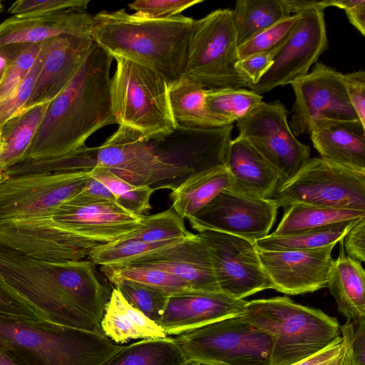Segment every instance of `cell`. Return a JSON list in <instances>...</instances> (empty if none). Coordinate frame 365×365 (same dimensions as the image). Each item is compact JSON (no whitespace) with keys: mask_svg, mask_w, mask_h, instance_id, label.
I'll use <instances>...</instances> for the list:
<instances>
[{"mask_svg":"<svg viewBox=\"0 0 365 365\" xmlns=\"http://www.w3.org/2000/svg\"><path fill=\"white\" fill-rule=\"evenodd\" d=\"M0 280L45 320L104 335L101 323L112 290L89 259L50 261L0 247Z\"/></svg>","mask_w":365,"mask_h":365,"instance_id":"obj_1","label":"cell"},{"mask_svg":"<svg viewBox=\"0 0 365 365\" xmlns=\"http://www.w3.org/2000/svg\"><path fill=\"white\" fill-rule=\"evenodd\" d=\"M113 59L95 43L72 81L51 102L22 161L65 155L84 146L98 130L117 124L110 92Z\"/></svg>","mask_w":365,"mask_h":365,"instance_id":"obj_2","label":"cell"},{"mask_svg":"<svg viewBox=\"0 0 365 365\" xmlns=\"http://www.w3.org/2000/svg\"><path fill=\"white\" fill-rule=\"evenodd\" d=\"M194 21L183 15L150 19L124 9L103 11L94 15L91 36L113 58L145 66L170 85L182 75Z\"/></svg>","mask_w":365,"mask_h":365,"instance_id":"obj_3","label":"cell"},{"mask_svg":"<svg viewBox=\"0 0 365 365\" xmlns=\"http://www.w3.org/2000/svg\"><path fill=\"white\" fill-rule=\"evenodd\" d=\"M0 347L21 365H101L123 346L47 320L0 314Z\"/></svg>","mask_w":365,"mask_h":365,"instance_id":"obj_4","label":"cell"},{"mask_svg":"<svg viewBox=\"0 0 365 365\" xmlns=\"http://www.w3.org/2000/svg\"><path fill=\"white\" fill-rule=\"evenodd\" d=\"M242 317L272 339L270 365H290L341 336L336 318L287 297L247 301Z\"/></svg>","mask_w":365,"mask_h":365,"instance_id":"obj_5","label":"cell"},{"mask_svg":"<svg viewBox=\"0 0 365 365\" xmlns=\"http://www.w3.org/2000/svg\"><path fill=\"white\" fill-rule=\"evenodd\" d=\"M110 79L112 109L116 123L143 138L155 140L175 128L169 103V84L155 71L123 58Z\"/></svg>","mask_w":365,"mask_h":365,"instance_id":"obj_6","label":"cell"},{"mask_svg":"<svg viewBox=\"0 0 365 365\" xmlns=\"http://www.w3.org/2000/svg\"><path fill=\"white\" fill-rule=\"evenodd\" d=\"M240 61L232 10L219 9L195 20L181 78L205 89L246 88L252 82Z\"/></svg>","mask_w":365,"mask_h":365,"instance_id":"obj_7","label":"cell"},{"mask_svg":"<svg viewBox=\"0 0 365 365\" xmlns=\"http://www.w3.org/2000/svg\"><path fill=\"white\" fill-rule=\"evenodd\" d=\"M174 340L186 361L199 365H270L272 339L242 316L227 318Z\"/></svg>","mask_w":365,"mask_h":365,"instance_id":"obj_8","label":"cell"},{"mask_svg":"<svg viewBox=\"0 0 365 365\" xmlns=\"http://www.w3.org/2000/svg\"><path fill=\"white\" fill-rule=\"evenodd\" d=\"M81 151L86 172L95 167L106 168L128 182L155 190H172L192 175L162 161L147 140L123 126H119L101 145H85Z\"/></svg>","mask_w":365,"mask_h":365,"instance_id":"obj_9","label":"cell"},{"mask_svg":"<svg viewBox=\"0 0 365 365\" xmlns=\"http://www.w3.org/2000/svg\"><path fill=\"white\" fill-rule=\"evenodd\" d=\"M284 209L295 203L365 211V173L321 158L309 159L272 198Z\"/></svg>","mask_w":365,"mask_h":365,"instance_id":"obj_10","label":"cell"},{"mask_svg":"<svg viewBox=\"0 0 365 365\" xmlns=\"http://www.w3.org/2000/svg\"><path fill=\"white\" fill-rule=\"evenodd\" d=\"M90 177L82 171L9 176L0 183V222L51 212L78 193Z\"/></svg>","mask_w":365,"mask_h":365,"instance_id":"obj_11","label":"cell"},{"mask_svg":"<svg viewBox=\"0 0 365 365\" xmlns=\"http://www.w3.org/2000/svg\"><path fill=\"white\" fill-rule=\"evenodd\" d=\"M289 112L279 101L262 102L237 121L239 135L278 171L284 183L309 160V146L299 142L287 121ZM283 183V184H284Z\"/></svg>","mask_w":365,"mask_h":365,"instance_id":"obj_12","label":"cell"},{"mask_svg":"<svg viewBox=\"0 0 365 365\" xmlns=\"http://www.w3.org/2000/svg\"><path fill=\"white\" fill-rule=\"evenodd\" d=\"M291 86L295 101L289 127L295 137L310 134L318 120L359 119L351 105L344 74L322 63L317 62L310 73Z\"/></svg>","mask_w":365,"mask_h":365,"instance_id":"obj_13","label":"cell"},{"mask_svg":"<svg viewBox=\"0 0 365 365\" xmlns=\"http://www.w3.org/2000/svg\"><path fill=\"white\" fill-rule=\"evenodd\" d=\"M205 244L221 292L244 299L272 289L261 264L255 242L236 235L205 230L197 233Z\"/></svg>","mask_w":365,"mask_h":365,"instance_id":"obj_14","label":"cell"},{"mask_svg":"<svg viewBox=\"0 0 365 365\" xmlns=\"http://www.w3.org/2000/svg\"><path fill=\"white\" fill-rule=\"evenodd\" d=\"M278 208L273 199L250 197L228 187L187 220L198 232H221L255 242L269 235Z\"/></svg>","mask_w":365,"mask_h":365,"instance_id":"obj_15","label":"cell"},{"mask_svg":"<svg viewBox=\"0 0 365 365\" xmlns=\"http://www.w3.org/2000/svg\"><path fill=\"white\" fill-rule=\"evenodd\" d=\"M327 47L324 12L300 13L290 35L277 51L272 66L250 90L262 96L279 86L292 84L309 73Z\"/></svg>","mask_w":365,"mask_h":365,"instance_id":"obj_16","label":"cell"},{"mask_svg":"<svg viewBox=\"0 0 365 365\" xmlns=\"http://www.w3.org/2000/svg\"><path fill=\"white\" fill-rule=\"evenodd\" d=\"M233 125L214 128L176 127L170 134L148 142L163 162L191 175L226 167Z\"/></svg>","mask_w":365,"mask_h":365,"instance_id":"obj_17","label":"cell"},{"mask_svg":"<svg viewBox=\"0 0 365 365\" xmlns=\"http://www.w3.org/2000/svg\"><path fill=\"white\" fill-rule=\"evenodd\" d=\"M334 246L332 244L307 250H257L272 289L285 294L297 295L327 287Z\"/></svg>","mask_w":365,"mask_h":365,"instance_id":"obj_18","label":"cell"},{"mask_svg":"<svg viewBox=\"0 0 365 365\" xmlns=\"http://www.w3.org/2000/svg\"><path fill=\"white\" fill-rule=\"evenodd\" d=\"M247 302L221 291L185 290L170 295L165 311L156 323L168 336H178L241 316Z\"/></svg>","mask_w":365,"mask_h":365,"instance_id":"obj_19","label":"cell"},{"mask_svg":"<svg viewBox=\"0 0 365 365\" xmlns=\"http://www.w3.org/2000/svg\"><path fill=\"white\" fill-rule=\"evenodd\" d=\"M142 216L126 210L116 202L101 201L86 205L66 202L39 217L64 230L106 243L131 232Z\"/></svg>","mask_w":365,"mask_h":365,"instance_id":"obj_20","label":"cell"},{"mask_svg":"<svg viewBox=\"0 0 365 365\" xmlns=\"http://www.w3.org/2000/svg\"><path fill=\"white\" fill-rule=\"evenodd\" d=\"M95 42L91 36L60 35L43 42V58L31 95L22 110L51 102L69 84Z\"/></svg>","mask_w":365,"mask_h":365,"instance_id":"obj_21","label":"cell"},{"mask_svg":"<svg viewBox=\"0 0 365 365\" xmlns=\"http://www.w3.org/2000/svg\"><path fill=\"white\" fill-rule=\"evenodd\" d=\"M125 264L165 270L187 282L192 289L220 291L209 251L197 234Z\"/></svg>","mask_w":365,"mask_h":365,"instance_id":"obj_22","label":"cell"},{"mask_svg":"<svg viewBox=\"0 0 365 365\" xmlns=\"http://www.w3.org/2000/svg\"><path fill=\"white\" fill-rule=\"evenodd\" d=\"M93 24L94 15L86 11L14 15L0 24V46L39 43L60 35L91 36Z\"/></svg>","mask_w":365,"mask_h":365,"instance_id":"obj_23","label":"cell"},{"mask_svg":"<svg viewBox=\"0 0 365 365\" xmlns=\"http://www.w3.org/2000/svg\"><path fill=\"white\" fill-rule=\"evenodd\" d=\"M226 168L230 189L252 197L272 199L284 181L278 171L243 137L231 140Z\"/></svg>","mask_w":365,"mask_h":365,"instance_id":"obj_24","label":"cell"},{"mask_svg":"<svg viewBox=\"0 0 365 365\" xmlns=\"http://www.w3.org/2000/svg\"><path fill=\"white\" fill-rule=\"evenodd\" d=\"M321 158L365 173V126L358 120H321L310 131Z\"/></svg>","mask_w":365,"mask_h":365,"instance_id":"obj_25","label":"cell"},{"mask_svg":"<svg viewBox=\"0 0 365 365\" xmlns=\"http://www.w3.org/2000/svg\"><path fill=\"white\" fill-rule=\"evenodd\" d=\"M339 242V256L331 262L327 287L339 312L346 320L358 321L365 319V270L361 263L345 254L342 240Z\"/></svg>","mask_w":365,"mask_h":365,"instance_id":"obj_26","label":"cell"},{"mask_svg":"<svg viewBox=\"0 0 365 365\" xmlns=\"http://www.w3.org/2000/svg\"><path fill=\"white\" fill-rule=\"evenodd\" d=\"M104 335L116 344L132 339H155L168 336L142 312L130 305L113 288L101 323Z\"/></svg>","mask_w":365,"mask_h":365,"instance_id":"obj_27","label":"cell"},{"mask_svg":"<svg viewBox=\"0 0 365 365\" xmlns=\"http://www.w3.org/2000/svg\"><path fill=\"white\" fill-rule=\"evenodd\" d=\"M205 91L183 78L169 85L170 107L176 127L214 128L231 125L209 110Z\"/></svg>","mask_w":365,"mask_h":365,"instance_id":"obj_28","label":"cell"},{"mask_svg":"<svg viewBox=\"0 0 365 365\" xmlns=\"http://www.w3.org/2000/svg\"><path fill=\"white\" fill-rule=\"evenodd\" d=\"M230 175L226 167L189 176L172 190L169 198L172 208L183 219L193 215L222 190L230 185Z\"/></svg>","mask_w":365,"mask_h":365,"instance_id":"obj_29","label":"cell"},{"mask_svg":"<svg viewBox=\"0 0 365 365\" xmlns=\"http://www.w3.org/2000/svg\"><path fill=\"white\" fill-rule=\"evenodd\" d=\"M51 102L21 110L2 125L0 171L23 160Z\"/></svg>","mask_w":365,"mask_h":365,"instance_id":"obj_30","label":"cell"},{"mask_svg":"<svg viewBox=\"0 0 365 365\" xmlns=\"http://www.w3.org/2000/svg\"><path fill=\"white\" fill-rule=\"evenodd\" d=\"M232 14L238 46L292 15L287 0H239Z\"/></svg>","mask_w":365,"mask_h":365,"instance_id":"obj_31","label":"cell"},{"mask_svg":"<svg viewBox=\"0 0 365 365\" xmlns=\"http://www.w3.org/2000/svg\"><path fill=\"white\" fill-rule=\"evenodd\" d=\"M365 217V211L341 210L295 203L284 209L274 236H287Z\"/></svg>","mask_w":365,"mask_h":365,"instance_id":"obj_32","label":"cell"},{"mask_svg":"<svg viewBox=\"0 0 365 365\" xmlns=\"http://www.w3.org/2000/svg\"><path fill=\"white\" fill-rule=\"evenodd\" d=\"M173 337L140 339L123 347L101 365H188Z\"/></svg>","mask_w":365,"mask_h":365,"instance_id":"obj_33","label":"cell"},{"mask_svg":"<svg viewBox=\"0 0 365 365\" xmlns=\"http://www.w3.org/2000/svg\"><path fill=\"white\" fill-rule=\"evenodd\" d=\"M357 220L292 235L274 236L270 234L257 240L255 245L258 249L271 251L307 250L336 245L343 240Z\"/></svg>","mask_w":365,"mask_h":365,"instance_id":"obj_34","label":"cell"},{"mask_svg":"<svg viewBox=\"0 0 365 365\" xmlns=\"http://www.w3.org/2000/svg\"><path fill=\"white\" fill-rule=\"evenodd\" d=\"M209 110L228 124L242 118L263 102L262 96L245 88L206 89Z\"/></svg>","mask_w":365,"mask_h":365,"instance_id":"obj_35","label":"cell"},{"mask_svg":"<svg viewBox=\"0 0 365 365\" xmlns=\"http://www.w3.org/2000/svg\"><path fill=\"white\" fill-rule=\"evenodd\" d=\"M189 232L184 219L172 207L151 215H143L138 226L120 240H133L146 243H157L185 238Z\"/></svg>","mask_w":365,"mask_h":365,"instance_id":"obj_36","label":"cell"},{"mask_svg":"<svg viewBox=\"0 0 365 365\" xmlns=\"http://www.w3.org/2000/svg\"><path fill=\"white\" fill-rule=\"evenodd\" d=\"M101 271L110 282L116 279H128L163 289L170 294L192 289L185 280L153 267L122 264L101 266Z\"/></svg>","mask_w":365,"mask_h":365,"instance_id":"obj_37","label":"cell"},{"mask_svg":"<svg viewBox=\"0 0 365 365\" xmlns=\"http://www.w3.org/2000/svg\"><path fill=\"white\" fill-rule=\"evenodd\" d=\"M88 173L105 185L115 197L116 202L126 210L136 215H144L152 208L150 202L155 190L154 188L128 182L103 168L95 167Z\"/></svg>","mask_w":365,"mask_h":365,"instance_id":"obj_38","label":"cell"},{"mask_svg":"<svg viewBox=\"0 0 365 365\" xmlns=\"http://www.w3.org/2000/svg\"><path fill=\"white\" fill-rule=\"evenodd\" d=\"M183 239L185 238L157 243L118 240L100 244L91 251L88 259L101 266L125 264L151 252L174 245Z\"/></svg>","mask_w":365,"mask_h":365,"instance_id":"obj_39","label":"cell"},{"mask_svg":"<svg viewBox=\"0 0 365 365\" xmlns=\"http://www.w3.org/2000/svg\"><path fill=\"white\" fill-rule=\"evenodd\" d=\"M133 307L142 312L151 320L157 322L163 314L168 298V292L128 279L110 282Z\"/></svg>","mask_w":365,"mask_h":365,"instance_id":"obj_40","label":"cell"},{"mask_svg":"<svg viewBox=\"0 0 365 365\" xmlns=\"http://www.w3.org/2000/svg\"><path fill=\"white\" fill-rule=\"evenodd\" d=\"M300 14H294L260 32L238 46L240 59L247 56L278 50L290 35Z\"/></svg>","mask_w":365,"mask_h":365,"instance_id":"obj_41","label":"cell"},{"mask_svg":"<svg viewBox=\"0 0 365 365\" xmlns=\"http://www.w3.org/2000/svg\"><path fill=\"white\" fill-rule=\"evenodd\" d=\"M42 43L25 44L10 62L0 82V104L9 101L33 67Z\"/></svg>","mask_w":365,"mask_h":365,"instance_id":"obj_42","label":"cell"},{"mask_svg":"<svg viewBox=\"0 0 365 365\" xmlns=\"http://www.w3.org/2000/svg\"><path fill=\"white\" fill-rule=\"evenodd\" d=\"M202 0H138L128 4L135 14L146 19H163L173 17Z\"/></svg>","mask_w":365,"mask_h":365,"instance_id":"obj_43","label":"cell"},{"mask_svg":"<svg viewBox=\"0 0 365 365\" xmlns=\"http://www.w3.org/2000/svg\"><path fill=\"white\" fill-rule=\"evenodd\" d=\"M89 0H18L8 9L12 16L75 10L86 11Z\"/></svg>","mask_w":365,"mask_h":365,"instance_id":"obj_44","label":"cell"},{"mask_svg":"<svg viewBox=\"0 0 365 365\" xmlns=\"http://www.w3.org/2000/svg\"><path fill=\"white\" fill-rule=\"evenodd\" d=\"M43 58V42L39 54L15 95L8 101L0 104V125L22 110L29 101L39 73Z\"/></svg>","mask_w":365,"mask_h":365,"instance_id":"obj_45","label":"cell"},{"mask_svg":"<svg viewBox=\"0 0 365 365\" xmlns=\"http://www.w3.org/2000/svg\"><path fill=\"white\" fill-rule=\"evenodd\" d=\"M340 332L348 348L349 365H365V319L346 320Z\"/></svg>","mask_w":365,"mask_h":365,"instance_id":"obj_46","label":"cell"},{"mask_svg":"<svg viewBox=\"0 0 365 365\" xmlns=\"http://www.w3.org/2000/svg\"><path fill=\"white\" fill-rule=\"evenodd\" d=\"M0 314L34 320L44 319L43 315L34 306L1 280Z\"/></svg>","mask_w":365,"mask_h":365,"instance_id":"obj_47","label":"cell"},{"mask_svg":"<svg viewBox=\"0 0 365 365\" xmlns=\"http://www.w3.org/2000/svg\"><path fill=\"white\" fill-rule=\"evenodd\" d=\"M290 365H349L348 348L340 336L322 351Z\"/></svg>","mask_w":365,"mask_h":365,"instance_id":"obj_48","label":"cell"},{"mask_svg":"<svg viewBox=\"0 0 365 365\" xmlns=\"http://www.w3.org/2000/svg\"><path fill=\"white\" fill-rule=\"evenodd\" d=\"M344 79L351 105L365 126V72L361 70L344 74Z\"/></svg>","mask_w":365,"mask_h":365,"instance_id":"obj_49","label":"cell"},{"mask_svg":"<svg viewBox=\"0 0 365 365\" xmlns=\"http://www.w3.org/2000/svg\"><path fill=\"white\" fill-rule=\"evenodd\" d=\"M342 243L348 257L360 263L365 262V217L354 222Z\"/></svg>","mask_w":365,"mask_h":365,"instance_id":"obj_50","label":"cell"},{"mask_svg":"<svg viewBox=\"0 0 365 365\" xmlns=\"http://www.w3.org/2000/svg\"><path fill=\"white\" fill-rule=\"evenodd\" d=\"M277 51L256 53L247 56L240 59L237 66L247 76L252 82V85H254L259 81L270 68Z\"/></svg>","mask_w":365,"mask_h":365,"instance_id":"obj_51","label":"cell"},{"mask_svg":"<svg viewBox=\"0 0 365 365\" xmlns=\"http://www.w3.org/2000/svg\"><path fill=\"white\" fill-rule=\"evenodd\" d=\"M101 201L116 202L108 188L91 175L86 186L67 202L74 205H86Z\"/></svg>","mask_w":365,"mask_h":365,"instance_id":"obj_52","label":"cell"},{"mask_svg":"<svg viewBox=\"0 0 365 365\" xmlns=\"http://www.w3.org/2000/svg\"><path fill=\"white\" fill-rule=\"evenodd\" d=\"M332 6L345 11L350 23L365 35V1L364 0H332Z\"/></svg>","mask_w":365,"mask_h":365,"instance_id":"obj_53","label":"cell"},{"mask_svg":"<svg viewBox=\"0 0 365 365\" xmlns=\"http://www.w3.org/2000/svg\"><path fill=\"white\" fill-rule=\"evenodd\" d=\"M292 14H300L307 11H324L326 8L332 6V0L307 1L287 0Z\"/></svg>","mask_w":365,"mask_h":365,"instance_id":"obj_54","label":"cell"},{"mask_svg":"<svg viewBox=\"0 0 365 365\" xmlns=\"http://www.w3.org/2000/svg\"><path fill=\"white\" fill-rule=\"evenodd\" d=\"M25 44H9L0 46V82L10 62L18 55Z\"/></svg>","mask_w":365,"mask_h":365,"instance_id":"obj_55","label":"cell"},{"mask_svg":"<svg viewBox=\"0 0 365 365\" xmlns=\"http://www.w3.org/2000/svg\"><path fill=\"white\" fill-rule=\"evenodd\" d=\"M0 365H21L0 347Z\"/></svg>","mask_w":365,"mask_h":365,"instance_id":"obj_56","label":"cell"},{"mask_svg":"<svg viewBox=\"0 0 365 365\" xmlns=\"http://www.w3.org/2000/svg\"><path fill=\"white\" fill-rule=\"evenodd\" d=\"M9 177V176L6 174V172L0 171V183L7 179Z\"/></svg>","mask_w":365,"mask_h":365,"instance_id":"obj_57","label":"cell"},{"mask_svg":"<svg viewBox=\"0 0 365 365\" xmlns=\"http://www.w3.org/2000/svg\"><path fill=\"white\" fill-rule=\"evenodd\" d=\"M1 130H2V125H0V150L1 149V147H2V133H1Z\"/></svg>","mask_w":365,"mask_h":365,"instance_id":"obj_58","label":"cell"},{"mask_svg":"<svg viewBox=\"0 0 365 365\" xmlns=\"http://www.w3.org/2000/svg\"><path fill=\"white\" fill-rule=\"evenodd\" d=\"M3 8H4V6H3L2 1L0 0V13L2 11Z\"/></svg>","mask_w":365,"mask_h":365,"instance_id":"obj_59","label":"cell"},{"mask_svg":"<svg viewBox=\"0 0 365 365\" xmlns=\"http://www.w3.org/2000/svg\"><path fill=\"white\" fill-rule=\"evenodd\" d=\"M188 365H194V363H190L189 362Z\"/></svg>","mask_w":365,"mask_h":365,"instance_id":"obj_60","label":"cell"},{"mask_svg":"<svg viewBox=\"0 0 365 365\" xmlns=\"http://www.w3.org/2000/svg\"><path fill=\"white\" fill-rule=\"evenodd\" d=\"M194 365H199V364H194Z\"/></svg>","mask_w":365,"mask_h":365,"instance_id":"obj_61","label":"cell"}]
</instances>
